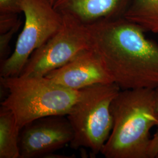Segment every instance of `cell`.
Masks as SVG:
<instances>
[{"instance_id":"cell-7","label":"cell","mask_w":158,"mask_h":158,"mask_svg":"<svg viewBox=\"0 0 158 158\" xmlns=\"http://www.w3.org/2000/svg\"><path fill=\"white\" fill-rule=\"evenodd\" d=\"M67 116L52 115L35 119L24 126L19 135L20 158L45 157L73 139Z\"/></svg>"},{"instance_id":"cell-16","label":"cell","mask_w":158,"mask_h":158,"mask_svg":"<svg viewBox=\"0 0 158 158\" xmlns=\"http://www.w3.org/2000/svg\"><path fill=\"white\" fill-rule=\"evenodd\" d=\"M155 98H156V106L158 112V87L155 89Z\"/></svg>"},{"instance_id":"cell-2","label":"cell","mask_w":158,"mask_h":158,"mask_svg":"<svg viewBox=\"0 0 158 158\" xmlns=\"http://www.w3.org/2000/svg\"><path fill=\"white\" fill-rule=\"evenodd\" d=\"M111 110L113 130L102 155L106 158H149L151 130L158 126L155 89L121 90Z\"/></svg>"},{"instance_id":"cell-17","label":"cell","mask_w":158,"mask_h":158,"mask_svg":"<svg viewBox=\"0 0 158 158\" xmlns=\"http://www.w3.org/2000/svg\"><path fill=\"white\" fill-rule=\"evenodd\" d=\"M51 2H52V4H53V1H54V0H51Z\"/></svg>"},{"instance_id":"cell-5","label":"cell","mask_w":158,"mask_h":158,"mask_svg":"<svg viewBox=\"0 0 158 158\" xmlns=\"http://www.w3.org/2000/svg\"><path fill=\"white\" fill-rule=\"evenodd\" d=\"M25 17L23 30L11 55L1 64V77L19 76L34 51L43 45L60 29L63 15L51 0H23Z\"/></svg>"},{"instance_id":"cell-10","label":"cell","mask_w":158,"mask_h":158,"mask_svg":"<svg viewBox=\"0 0 158 158\" xmlns=\"http://www.w3.org/2000/svg\"><path fill=\"white\" fill-rule=\"evenodd\" d=\"M21 129L14 114L1 106L0 109V158H20Z\"/></svg>"},{"instance_id":"cell-4","label":"cell","mask_w":158,"mask_h":158,"mask_svg":"<svg viewBox=\"0 0 158 158\" xmlns=\"http://www.w3.org/2000/svg\"><path fill=\"white\" fill-rule=\"evenodd\" d=\"M120 90L115 83L81 90L79 100L66 115L74 131L70 147L88 148L91 156L102 153L113 130L111 104Z\"/></svg>"},{"instance_id":"cell-14","label":"cell","mask_w":158,"mask_h":158,"mask_svg":"<svg viewBox=\"0 0 158 158\" xmlns=\"http://www.w3.org/2000/svg\"><path fill=\"white\" fill-rule=\"evenodd\" d=\"M23 0H0V13L18 14L21 12Z\"/></svg>"},{"instance_id":"cell-3","label":"cell","mask_w":158,"mask_h":158,"mask_svg":"<svg viewBox=\"0 0 158 158\" xmlns=\"http://www.w3.org/2000/svg\"><path fill=\"white\" fill-rule=\"evenodd\" d=\"M1 84L8 90L1 106L14 114L19 128L35 119L52 115L66 116L81 96L45 76L1 77Z\"/></svg>"},{"instance_id":"cell-1","label":"cell","mask_w":158,"mask_h":158,"mask_svg":"<svg viewBox=\"0 0 158 158\" xmlns=\"http://www.w3.org/2000/svg\"><path fill=\"white\" fill-rule=\"evenodd\" d=\"M91 49L121 90L158 87V44L141 26L121 17L87 24Z\"/></svg>"},{"instance_id":"cell-15","label":"cell","mask_w":158,"mask_h":158,"mask_svg":"<svg viewBox=\"0 0 158 158\" xmlns=\"http://www.w3.org/2000/svg\"><path fill=\"white\" fill-rule=\"evenodd\" d=\"M148 154L149 158H158V130L151 139Z\"/></svg>"},{"instance_id":"cell-13","label":"cell","mask_w":158,"mask_h":158,"mask_svg":"<svg viewBox=\"0 0 158 158\" xmlns=\"http://www.w3.org/2000/svg\"><path fill=\"white\" fill-rule=\"evenodd\" d=\"M0 33L4 34L11 30L19 21L17 19V14L0 13Z\"/></svg>"},{"instance_id":"cell-8","label":"cell","mask_w":158,"mask_h":158,"mask_svg":"<svg viewBox=\"0 0 158 158\" xmlns=\"http://www.w3.org/2000/svg\"><path fill=\"white\" fill-rule=\"evenodd\" d=\"M45 77L74 90L114 83L101 59L92 49L81 52L66 64L48 73Z\"/></svg>"},{"instance_id":"cell-12","label":"cell","mask_w":158,"mask_h":158,"mask_svg":"<svg viewBox=\"0 0 158 158\" xmlns=\"http://www.w3.org/2000/svg\"><path fill=\"white\" fill-rule=\"evenodd\" d=\"M21 25L20 22L18 23L14 28L10 30L9 31L5 32L4 34H1L0 36V62L1 64L4 62L8 56L7 53H8L9 49V44L11 40L13 35L18 30Z\"/></svg>"},{"instance_id":"cell-6","label":"cell","mask_w":158,"mask_h":158,"mask_svg":"<svg viewBox=\"0 0 158 158\" xmlns=\"http://www.w3.org/2000/svg\"><path fill=\"white\" fill-rule=\"evenodd\" d=\"M62 24L49 40L34 51L19 76H45L79 53L91 49L87 24L69 14H62Z\"/></svg>"},{"instance_id":"cell-9","label":"cell","mask_w":158,"mask_h":158,"mask_svg":"<svg viewBox=\"0 0 158 158\" xmlns=\"http://www.w3.org/2000/svg\"><path fill=\"white\" fill-rule=\"evenodd\" d=\"M130 0H54L60 14H69L86 24L100 19L123 16Z\"/></svg>"},{"instance_id":"cell-11","label":"cell","mask_w":158,"mask_h":158,"mask_svg":"<svg viewBox=\"0 0 158 158\" xmlns=\"http://www.w3.org/2000/svg\"><path fill=\"white\" fill-rule=\"evenodd\" d=\"M123 17L145 31L158 34V0H130Z\"/></svg>"}]
</instances>
